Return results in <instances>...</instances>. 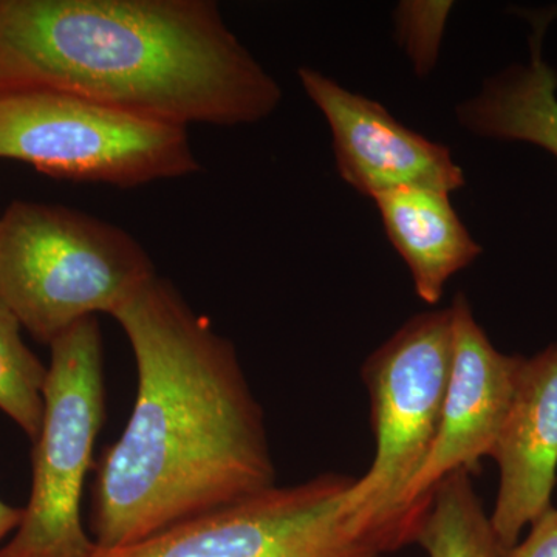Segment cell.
<instances>
[{
	"label": "cell",
	"mask_w": 557,
	"mask_h": 557,
	"mask_svg": "<svg viewBox=\"0 0 557 557\" xmlns=\"http://www.w3.org/2000/svg\"><path fill=\"white\" fill-rule=\"evenodd\" d=\"M113 318L138 386L123 434L95 463V544L127 547L276 485L262 408L211 319L159 276Z\"/></svg>",
	"instance_id": "obj_1"
},
{
	"label": "cell",
	"mask_w": 557,
	"mask_h": 557,
	"mask_svg": "<svg viewBox=\"0 0 557 557\" xmlns=\"http://www.w3.org/2000/svg\"><path fill=\"white\" fill-rule=\"evenodd\" d=\"M57 90L146 116L244 126L277 81L211 0H0V91Z\"/></svg>",
	"instance_id": "obj_2"
},
{
	"label": "cell",
	"mask_w": 557,
	"mask_h": 557,
	"mask_svg": "<svg viewBox=\"0 0 557 557\" xmlns=\"http://www.w3.org/2000/svg\"><path fill=\"white\" fill-rule=\"evenodd\" d=\"M156 277L129 233L84 212L14 201L0 218V302L47 346L83 319L113 317Z\"/></svg>",
	"instance_id": "obj_3"
},
{
	"label": "cell",
	"mask_w": 557,
	"mask_h": 557,
	"mask_svg": "<svg viewBox=\"0 0 557 557\" xmlns=\"http://www.w3.org/2000/svg\"><path fill=\"white\" fill-rule=\"evenodd\" d=\"M450 366L449 307L410 318L364 362L376 448L369 471L344 497L348 515L417 542L431 505L409 507L406 493L437 438Z\"/></svg>",
	"instance_id": "obj_4"
},
{
	"label": "cell",
	"mask_w": 557,
	"mask_h": 557,
	"mask_svg": "<svg viewBox=\"0 0 557 557\" xmlns=\"http://www.w3.org/2000/svg\"><path fill=\"white\" fill-rule=\"evenodd\" d=\"M0 159L121 189L201 170L188 127L57 90L0 91Z\"/></svg>",
	"instance_id": "obj_5"
},
{
	"label": "cell",
	"mask_w": 557,
	"mask_h": 557,
	"mask_svg": "<svg viewBox=\"0 0 557 557\" xmlns=\"http://www.w3.org/2000/svg\"><path fill=\"white\" fill-rule=\"evenodd\" d=\"M50 350L42 426L33 442L30 498L0 557H91L97 549L81 504L106 418L100 321L83 319Z\"/></svg>",
	"instance_id": "obj_6"
},
{
	"label": "cell",
	"mask_w": 557,
	"mask_h": 557,
	"mask_svg": "<svg viewBox=\"0 0 557 557\" xmlns=\"http://www.w3.org/2000/svg\"><path fill=\"white\" fill-rule=\"evenodd\" d=\"M354 478L318 475L271 486L156 536L91 557H381L408 539L348 515L344 497Z\"/></svg>",
	"instance_id": "obj_7"
},
{
	"label": "cell",
	"mask_w": 557,
	"mask_h": 557,
	"mask_svg": "<svg viewBox=\"0 0 557 557\" xmlns=\"http://www.w3.org/2000/svg\"><path fill=\"white\" fill-rule=\"evenodd\" d=\"M307 97L327 120L341 178L370 199L406 186L463 188L465 172L448 146L409 129L380 102L344 89L311 67L298 70Z\"/></svg>",
	"instance_id": "obj_8"
},
{
	"label": "cell",
	"mask_w": 557,
	"mask_h": 557,
	"mask_svg": "<svg viewBox=\"0 0 557 557\" xmlns=\"http://www.w3.org/2000/svg\"><path fill=\"white\" fill-rule=\"evenodd\" d=\"M453 366L442 424L431 454L406 493L409 507H429L434 487L453 472H472L490 457L515 397L523 357L498 351L463 293L454 296Z\"/></svg>",
	"instance_id": "obj_9"
},
{
	"label": "cell",
	"mask_w": 557,
	"mask_h": 557,
	"mask_svg": "<svg viewBox=\"0 0 557 557\" xmlns=\"http://www.w3.org/2000/svg\"><path fill=\"white\" fill-rule=\"evenodd\" d=\"M500 471L490 516L502 555L552 508L557 478V343L523 359L515 397L491 450Z\"/></svg>",
	"instance_id": "obj_10"
},
{
	"label": "cell",
	"mask_w": 557,
	"mask_h": 557,
	"mask_svg": "<svg viewBox=\"0 0 557 557\" xmlns=\"http://www.w3.org/2000/svg\"><path fill=\"white\" fill-rule=\"evenodd\" d=\"M386 236L405 260L418 298L435 306L446 284L482 255V247L445 190L406 186L375 197Z\"/></svg>",
	"instance_id": "obj_11"
},
{
	"label": "cell",
	"mask_w": 557,
	"mask_h": 557,
	"mask_svg": "<svg viewBox=\"0 0 557 557\" xmlns=\"http://www.w3.org/2000/svg\"><path fill=\"white\" fill-rule=\"evenodd\" d=\"M548 17L534 21L528 65L485 81L456 108L458 124L479 137L525 141L557 157V73L542 57Z\"/></svg>",
	"instance_id": "obj_12"
},
{
	"label": "cell",
	"mask_w": 557,
	"mask_h": 557,
	"mask_svg": "<svg viewBox=\"0 0 557 557\" xmlns=\"http://www.w3.org/2000/svg\"><path fill=\"white\" fill-rule=\"evenodd\" d=\"M417 544L428 557H500L502 549L471 472H453L434 487Z\"/></svg>",
	"instance_id": "obj_13"
},
{
	"label": "cell",
	"mask_w": 557,
	"mask_h": 557,
	"mask_svg": "<svg viewBox=\"0 0 557 557\" xmlns=\"http://www.w3.org/2000/svg\"><path fill=\"white\" fill-rule=\"evenodd\" d=\"M20 319L0 302V410L35 442L49 368L22 341Z\"/></svg>",
	"instance_id": "obj_14"
},
{
	"label": "cell",
	"mask_w": 557,
	"mask_h": 557,
	"mask_svg": "<svg viewBox=\"0 0 557 557\" xmlns=\"http://www.w3.org/2000/svg\"><path fill=\"white\" fill-rule=\"evenodd\" d=\"M454 2L405 0L394 13L398 46L405 49L420 78L435 69Z\"/></svg>",
	"instance_id": "obj_15"
},
{
	"label": "cell",
	"mask_w": 557,
	"mask_h": 557,
	"mask_svg": "<svg viewBox=\"0 0 557 557\" xmlns=\"http://www.w3.org/2000/svg\"><path fill=\"white\" fill-rule=\"evenodd\" d=\"M500 557H557V508H548L533 523L525 541Z\"/></svg>",
	"instance_id": "obj_16"
},
{
	"label": "cell",
	"mask_w": 557,
	"mask_h": 557,
	"mask_svg": "<svg viewBox=\"0 0 557 557\" xmlns=\"http://www.w3.org/2000/svg\"><path fill=\"white\" fill-rule=\"evenodd\" d=\"M22 515H24V508L11 507L0 500V547L5 537L14 533L21 525Z\"/></svg>",
	"instance_id": "obj_17"
}]
</instances>
